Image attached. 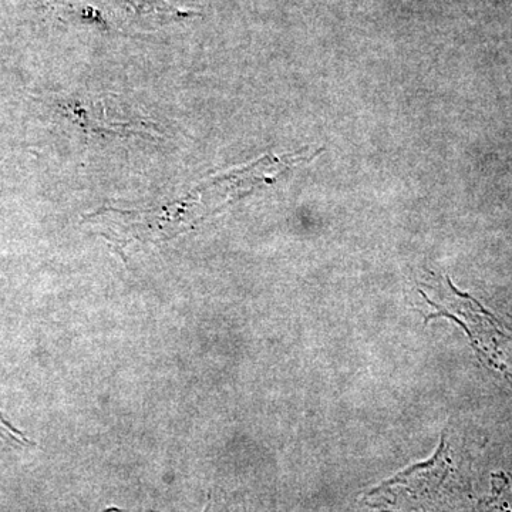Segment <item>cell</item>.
<instances>
[{
    "instance_id": "1",
    "label": "cell",
    "mask_w": 512,
    "mask_h": 512,
    "mask_svg": "<svg viewBox=\"0 0 512 512\" xmlns=\"http://www.w3.org/2000/svg\"><path fill=\"white\" fill-rule=\"evenodd\" d=\"M454 468L444 446L434 460L404 471L367 494V504L383 512H436L453 493Z\"/></svg>"
},
{
    "instance_id": "2",
    "label": "cell",
    "mask_w": 512,
    "mask_h": 512,
    "mask_svg": "<svg viewBox=\"0 0 512 512\" xmlns=\"http://www.w3.org/2000/svg\"><path fill=\"white\" fill-rule=\"evenodd\" d=\"M128 10L141 18H151L153 22H167V20L191 16L194 13L183 12V10L168 5L164 0H130L127 3Z\"/></svg>"
},
{
    "instance_id": "3",
    "label": "cell",
    "mask_w": 512,
    "mask_h": 512,
    "mask_svg": "<svg viewBox=\"0 0 512 512\" xmlns=\"http://www.w3.org/2000/svg\"><path fill=\"white\" fill-rule=\"evenodd\" d=\"M0 437L6 441H10V443L15 444V446H32V441L26 439L22 431L15 429V427L5 419L2 412H0Z\"/></svg>"
}]
</instances>
